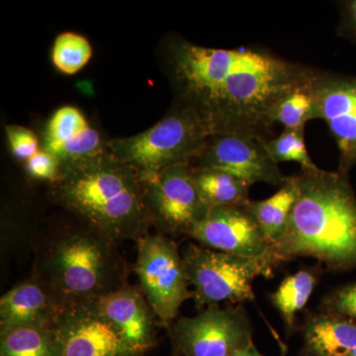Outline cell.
<instances>
[{
    "label": "cell",
    "mask_w": 356,
    "mask_h": 356,
    "mask_svg": "<svg viewBox=\"0 0 356 356\" xmlns=\"http://www.w3.org/2000/svg\"><path fill=\"white\" fill-rule=\"evenodd\" d=\"M161 53L173 106L196 117L210 136L269 140L278 102L317 72L266 49L208 48L175 35L165 40Z\"/></svg>",
    "instance_id": "obj_1"
},
{
    "label": "cell",
    "mask_w": 356,
    "mask_h": 356,
    "mask_svg": "<svg viewBox=\"0 0 356 356\" xmlns=\"http://www.w3.org/2000/svg\"><path fill=\"white\" fill-rule=\"evenodd\" d=\"M298 197L284 236L271 245V261L313 257L331 270L356 267V196L348 175L302 170Z\"/></svg>",
    "instance_id": "obj_2"
},
{
    "label": "cell",
    "mask_w": 356,
    "mask_h": 356,
    "mask_svg": "<svg viewBox=\"0 0 356 356\" xmlns=\"http://www.w3.org/2000/svg\"><path fill=\"white\" fill-rule=\"evenodd\" d=\"M72 218L43 236L33 274L63 309L95 303L129 284L119 242Z\"/></svg>",
    "instance_id": "obj_3"
},
{
    "label": "cell",
    "mask_w": 356,
    "mask_h": 356,
    "mask_svg": "<svg viewBox=\"0 0 356 356\" xmlns=\"http://www.w3.org/2000/svg\"><path fill=\"white\" fill-rule=\"evenodd\" d=\"M51 185L60 207L117 242H138L149 234L142 180L108 149L63 170Z\"/></svg>",
    "instance_id": "obj_4"
},
{
    "label": "cell",
    "mask_w": 356,
    "mask_h": 356,
    "mask_svg": "<svg viewBox=\"0 0 356 356\" xmlns=\"http://www.w3.org/2000/svg\"><path fill=\"white\" fill-rule=\"evenodd\" d=\"M209 136L196 117L173 106L151 128L130 137L108 140L107 147L140 177H147L170 166L191 163Z\"/></svg>",
    "instance_id": "obj_5"
},
{
    "label": "cell",
    "mask_w": 356,
    "mask_h": 356,
    "mask_svg": "<svg viewBox=\"0 0 356 356\" xmlns=\"http://www.w3.org/2000/svg\"><path fill=\"white\" fill-rule=\"evenodd\" d=\"M185 273L193 287L198 308L254 301L252 284L257 276L268 277L273 267L259 259L236 257L206 247L191 245L182 252Z\"/></svg>",
    "instance_id": "obj_6"
},
{
    "label": "cell",
    "mask_w": 356,
    "mask_h": 356,
    "mask_svg": "<svg viewBox=\"0 0 356 356\" xmlns=\"http://www.w3.org/2000/svg\"><path fill=\"white\" fill-rule=\"evenodd\" d=\"M134 269L140 289L159 325L170 327L177 320L182 304L193 298L177 243L159 234L143 236L137 242Z\"/></svg>",
    "instance_id": "obj_7"
},
{
    "label": "cell",
    "mask_w": 356,
    "mask_h": 356,
    "mask_svg": "<svg viewBox=\"0 0 356 356\" xmlns=\"http://www.w3.org/2000/svg\"><path fill=\"white\" fill-rule=\"evenodd\" d=\"M168 329L177 356H229L254 343L243 305L209 306L195 317L177 318Z\"/></svg>",
    "instance_id": "obj_8"
},
{
    "label": "cell",
    "mask_w": 356,
    "mask_h": 356,
    "mask_svg": "<svg viewBox=\"0 0 356 356\" xmlns=\"http://www.w3.org/2000/svg\"><path fill=\"white\" fill-rule=\"evenodd\" d=\"M152 226L159 235H191L210 207L201 198L188 163L140 177Z\"/></svg>",
    "instance_id": "obj_9"
},
{
    "label": "cell",
    "mask_w": 356,
    "mask_h": 356,
    "mask_svg": "<svg viewBox=\"0 0 356 356\" xmlns=\"http://www.w3.org/2000/svg\"><path fill=\"white\" fill-rule=\"evenodd\" d=\"M266 140L240 134L209 136L188 165L222 170L250 185L264 182L280 187L288 177L267 152Z\"/></svg>",
    "instance_id": "obj_10"
},
{
    "label": "cell",
    "mask_w": 356,
    "mask_h": 356,
    "mask_svg": "<svg viewBox=\"0 0 356 356\" xmlns=\"http://www.w3.org/2000/svg\"><path fill=\"white\" fill-rule=\"evenodd\" d=\"M247 205L210 207L207 216L188 236L203 247L264 261L273 268L271 245Z\"/></svg>",
    "instance_id": "obj_11"
},
{
    "label": "cell",
    "mask_w": 356,
    "mask_h": 356,
    "mask_svg": "<svg viewBox=\"0 0 356 356\" xmlns=\"http://www.w3.org/2000/svg\"><path fill=\"white\" fill-rule=\"evenodd\" d=\"M58 356H140L95 303L64 309L54 325Z\"/></svg>",
    "instance_id": "obj_12"
},
{
    "label": "cell",
    "mask_w": 356,
    "mask_h": 356,
    "mask_svg": "<svg viewBox=\"0 0 356 356\" xmlns=\"http://www.w3.org/2000/svg\"><path fill=\"white\" fill-rule=\"evenodd\" d=\"M318 119L327 124L339 152V172L356 165V79L318 72L314 81Z\"/></svg>",
    "instance_id": "obj_13"
},
{
    "label": "cell",
    "mask_w": 356,
    "mask_h": 356,
    "mask_svg": "<svg viewBox=\"0 0 356 356\" xmlns=\"http://www.w3.org/2000/svg\"><path fill=\"white\" fill-rule=\"evenodd\" d=\"M107 142L86 115L72 105L51 114L40 138L41 149L57 159L60 173L104 153L108 149Z\"/></svg>",
    "instance_id": "obj_14"
},
{
    "label": "cell",
    "mask_w": 356,
    "mask_h": 356,
    "mask_svg": "<svg viewBox=\"0 0 356 356\" xmlns=\"http://www.w3.org/2000/svg\"><path fill=\"white\" fill-rule=\"evenodd\" d=\"M95 303L134 353L143 356L154 348L158 320L142 290L128 284Z\"/></svg>",
    "instance_id": "obj_15"
},
{
    "label": "cell",
    "mask_w": 356,
    "mask_h": 356,
    "mask_svg": "<svg viewBox=\"0 0 356 356\" xmlns=\"http://www.w3.org/2000/svg\"><path fill=\"white\" fill-rule=\"evenodd\" d=\"M64 309L43 283L32 275L0 300V332L18 327H54Z\"/></svg>",
    "instance_id": "obj_16"
},
{
    "label": "cell",
    "mask_w": 356,
    "mask_h": 356,
    "mask_svg": "<svg viewBox=\"0 0 356 356\" xmlns=\"http://www.w3.org/2000/svg\"><path fill=\"white\" fill-rule=\"evenodd\" d=\"M356 348V322L332 313L317 314L303 327L301 356H348Z\"/></svg>",
    "instance_id": "obj_17"
},
{
    "label": "cell",
    "mask_w": 356,
    "mask_h": 356,
    "mask_svg": "<svg viewBox=\"0 0 356 356\" xmlns=\"http://www.w3.org/2000/svg\"><path fill=\"white\" fill-rule=\"evenodd\" d=\"M298 197L296 177H288L271 197L261 201L250 200L248 210L254 215L266 240L271 245L284 236L294 204Z\"/></svg>",
    "instance_id": "obj_18"
},
{
    "label": "cell",
    "mask_w": 356,
    "mask_h": 356,
    "mask_svg": "<svg viewBox=\"0 0 356 356\" xmlns=\"http://www.w3.org/2000/svg\"><path fill=\"white\" fill-rule=\"evenodd\" d=\"M191 170L199 194L209 207L245 206L250 202L248 192L252 185L245 180L213 168Z\"/></svg>",
    "instance_id": "obj_19"
},
{
    "label": "cell",
    "mask_w": 356,
    "mask_h": 356,
    "mask_svg": "<svg viewBox=\"0 0 356 356\" xmlns=\"http://www.w3.org/2000/svg\"><path fill=\"white\" fill-rule=\"evenodd\" d=\"M0 356H58L54 327H18L0 332Z\"/></svg>",
    "instance_id": "obj_20"
},
{
    "label": "cell",
    "mask_w": 356,
    "mask_h": 356,
    "mask_svg": "<svg viewBox=\"0 0 356 356\" xmlns=\"http://www.w3.org/2000/svg\"><path fill=\"white\" fill-rule=\"evenodd\" d=\"M317 72L309 81L293 88L278 102L273 113L274 124H280L284 129L305 128L309 121L318 119L314 91Z\"/></svg>",
    "instance_id": "obj_21"
},
{
    "label": "cell",
    "mask_w": 356,
    "mask_h": 356,
    "mask_svg": "<svg viewBox=\"0 0 356 356\" xmlns=\"http://www.w3.org/2000/svg\"><path fill=\"white\" fill-rule=\"evenodd\" d=\"M316 284L317 277L315 273L300 270L294 275L285 278L271 296L273 305L280 311L287 332L290 334L294 329L296 314L308 303Z\"/></svg>",
    "instance_id": "obj_22"
},
{
    "label": "cell",
    "mask_w": 356,
    "mask_h": 356,
    "mask_svg": "<svg viewBox=\"0 0 356 356\" xmlns=\"http://www.w3.org/2000/svg\"><path fill=\"white\" fill-rule=\"evenodd\" d=\"M92 54V47L83 35L60 33L54 41L51 62L58 72L72 76L88 64Z\"/></svg>",
    "instance_id": "obj_23"
},
{
    "label": "cell",
    "mask_w": 356,
    "mask_h": 356,
    "mask_svg": "<svg viewBox=\"0 0 356 356\" xmlns=\"http://www.w3.org/2000/svg\"><path fill=\"white\" fill-rule=\"evenodd\" d=\"M266 147L275 163L294 161L301 165L302 170L318 168L307 151L305 128L284 129L278 137L267 140Z\"/></svg>",
    "instance_id": "obj_24"
},
{
    "label": "cell",
    "mask_w": 356,
    "mask_h": 356,
    "mask_svg": "<svg viewBox=\"0 0 356 356\" xmlns=\"http://www.w3.org/2000/svg\"><path fill=\"white\" fill-rule=\"evenodd\" d=\"M6 133L11 153L15 158L26 161L40 151V139L30 129L19 125H8Z\"/></svg>",
    "instance_id": "obj_25"
},
{
    "label": "cell",
    "mask_w": 356,
    "mask_h": 356,
    "mask_svg": "<svg viewBox=\"0 0 356 356\" xmlns=\"http://www.w3.org/2000/svg\"><path fill=\"white\" fill-rule=\"evenodd\" d=\"M327 313L336 314L356 322V283L332 292L324 302Z\"/></svg>",
    "instance_id": "obj_26"
},
{
    "label": "cell",
    "mask_w": 356,
    "mask_h": 356,
    "mask_svg": "<svg viewBox=\"0 0 356 356\" xmlns=\"http://www.w3.org/2000/svg\"><path fill=\"white\" fill-rule=\"evenodd\" d=\"M26 170L35 179L48 180L51 184L60 175V165L57 159L42 149L26 161Z\"/></svg>",
    "instance_id": "obj_27"
},
{
    "label": "cell",
    "mask_w": 356,
    "mask_h": 356,
    "mask_svg": "<svg viewBox=\"0 0 356 356\" xmlns=\"http://www.w3.org/2000/svg\"><path fill=\"white\" fill-rule=\"evenodd\" d=\"M343 27L346 34L356 38V0L343 2Z\"/></svg>",
    "instance_id": "obj_28"
},
{
    "label": "cell",
    "mask_w": 356,
    "mask_h": 356,
    "mask_svg": "<svg viewBox=\"0 0 356 356\" xmlns=\"http://www.w3.org/2000/svg\"><path fill=\"white\" fill-rule=\"evenodd\" d=\"M229 356H264L255 348L254 343H250L247 348H242V350H236L233 355Z\"/></svg>",
    "instance_id": "obj_29"
},
{
    "label": "cell",
    "mask_w": 356,
    "mask_h": 356,
    "mask_svg": "<svg viewBox=\"0 0 356 356\" xmlns=\"http://www.w3.org/2000/svg\"><path fill=\"white\" fill-rule=\"evenodd\" d=\"M348 356H356V348H355V350L351 351L350 355Z\"/></svg>",
    "instance_id": "obj_30"
}]
</instances>
